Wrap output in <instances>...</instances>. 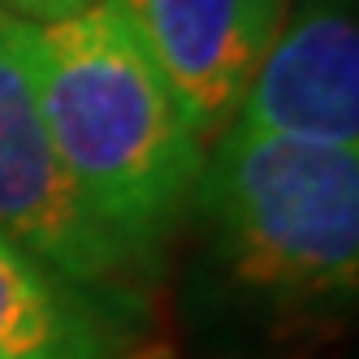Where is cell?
<instances>
[{
	"instance_id": "1",
	"label": "cell",
	"mask_w": 359,
	"mask_h": 359,
	"mask_svg": "<svg viewBox=\"0 0 359 359\" xmlns=\"http://www.w3.org/2000/svg\"><path fill=\"white\" fill-rule=\"evenodd\" d=\"M31 61L53 147L87 208L147 264L191 203L203 147L187 130L121 0L31 22Z\"/></svg>"
},
{
	"instance_id": "2",
	"label": "cell",
	"mask_w": 359,
	"mask_h": 359,
	"mask_svg": "<svg viewBox=\"0 0 359 359\" xmlns=\"http://www.w3.org/2000/svg\"><path fill=\"white\" fill-rule=\"evenodd\" d=\"M191 199L238 286L286 299L355 290L359 147L225 126L199 165Z\"/></svg>"
},
{
	"instance_id": "3",
	"label": "cell",
	"mask_w": 359,
	"mask_h": 359,
	"mask_svg": "<svg viewBox=\"0 0 359 359\" xmlns=\"http://www.w3.org/2000/svg\"><path fill=\"white\" fill-rule=\"evenodd\" d=\"M0 238L83 286L143 269L69 182L39 109L31 22L9 9H0Z\"/></svg>"
},
{
	"instance_id": "4",
	"label": "cell",
	"mask_w": 359,
	"mask_h": 359,
	"mask_svg": "<svg viewBox=\"0 0 359 359\" xmlns=\"http://www.w3.org/2000/svg\"><path fill=\"white\" fill-rule=\"evenodd\" d=\"M229 126L299 143L359 147L355 0H286V18Z\"/></svg>"
},
{
	"instance_id": "5",
	"label": "cell",
	"mask_w": 359,
	"mask_h": 359,
	"mask_svg": "<svg viewBox=\"0 0 359 359\" xmlns=\"http://www.w3.org/2000/svg\"><path fill=\"white\" fill-rule=\"evenodd\" d=\"M195 143L234 121L286 0H121Z\"/></svg>"
},
{
	"instance_id": "6",
	"label": "cell",
	"mask_w": 359,
	"mask_h": 359,
	"mask_svg": "<svg viewBox=\"0 0 359 359\" xmlns=\"http://www.w3.org/2000/svg\"><path fill=\"white\" fill-rule=\"evenodd\" d=\"M121 320L83 281H69L0 238V359H130Z\"/></svg>"
},
{
	"instance_id": "7",
	"label": "cell",
	"mask_w": 359,
	"mask_h": 359,
	"mask_svg": "<svg viewBox=\"0 0 359 359\" xmlns=\"http://www.w3.org/2000/svg\"><path fill=\"white\" fill-rule=\"evenodd\" d=\"M91 0H0V9H9L13 18L22 22H57V18H69V13H79L87 9Z\"/></svg>"
},
{
	"instance_id": "8",
	"label": "cell",
	"mask_w": 359,
	"mask_h": 359,
	"mask_svg": "<svg viewBox=\"0 0 359 359\" xmlns=\"http://www.w3.org/2000/svg\"><path fill=\"white\" fill-rule=\"evenodd\" d=\"M130 359H165V355H161V351H135Z\"/></svg>"
}]
</instances>
